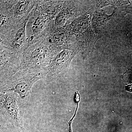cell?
I'll list each match as a JSON object with an SVG mask.
<instances>
[{"label":"cell","mask_w":132,"mask_h":132,"mask_svg":"<svg viewBox=\"0 0 132 132\" xmlns=\"http://www.w3.org/2000/svg\"><path fill=\"white\" fill-rule=\"evenodd\" d=\"M65 1H36V7L44 14L54 19L61 10Z\"/></svg>","instance_id":"cell-11"},{"label":"cell","mask_w":132,"mask_h":132,"mask_svg":"<svg viewBox=\"0 0 132 132\" xmlns=\"http://www.w3.org/2000/svg\"><path fill=\"white\" fill-rule=\"evenodd\" d=\"M19 56L18 72L43 70L49 65L54 55L44 40L40 38L28 43Z\"/></svg>","instance_id":"cell-2"},{"label":"cell","mask_w":132,"mask_h":132,"mask_svg":"<svg viewBox=\"0 0 132 132\" xmlns=\"http://www.w3.org/2000/svg\"><path fill=\"white\" fill-rule=\"evenodd\" d=\"M1 115L7 121L17 129L23 128L24 106L18 96L12 92H1Z\"/></svg>","instance_id":"cell-5"},{"label":"cell","mask_w":132,"mask_h":132,"mask_svg":"<svg viewBox=\"0 0 132 132\" xmlns=\"http://www.w3.org/2000/svg\"><path fill=\"white\" fill-rule=\"evenodd\" d=\"M19 54L12 47L0 44L1 82L18 72Z\"/></svg>","instance_id":"cell-10"},{"label":"cell","mask_w":132,"mask_h":132,"mask_svg":"<svg viewBox=\"0 0 132 132\" xmlns=\"http://www.w3.org/2000/svg\"><path fill=\"white\" fill-rule=\"evenodd\" d=\"M117 1H96L97 9H101L104 7L113 5L115 6Z\"/></svg>","instance_id":"cell-13"},{"label":"cell","mask_w":132,"mask_h":132,"mask_svg":"<svg viewBox=\"0 0 132 132\" xmlns=\"http://www.w3.org/2000/svg\"><path fill=\"white\" fill-rule=\"evenodd\" d=\"M80 52V49L77 42L59 52L45 68V78L50 80L60 79L67 72L74 57Z\"/></svg>","instance_id":"cell-6"},{"label":"cell","mask_w":132,"mask_h":132,"mask_svg":"<svg viewBox=\"0 0 132 132\" xmlns=\"http://www.w3.org/2000/svg\"><path fill=\"white\" fill-rule=\"evenodd\" d=\"M54 19L39 11L36 6L26 25V39L27 45L39 39L53 22Z\"/></svg>","instance_id":"cell-9"},{"label":"cell","mask_w":132,"mask_h":132,"mask_svg":"<svg viewBox=\"0 0 132 132\" xmlns=\"http://www.w3.org/2000/svg\"><path fill=\"white\" fill-rule=\"evenodd\" d=\"M32 10L19 21L0 27V44L12 47L19 55L22 53L27 45L26 25Z\"/></svg>","instance_id":"cell-3"},{"label":"cell","mask_w":132,"mask_h":132,"mask_svg":"<svg viewBox=\"0 0 132 132\" xmlns=\"http://www.w3.org/2000/svg\"><path fill=\"white\" fill-rule=\"evenodd\" d=\"M40 38L44 40L54 55L77 42L75 37L70 34L65 26L55 27L54 21Z\"/></svg>","instance_id":"cell-7"},{"label":"cell","mask_w":132,"mask_h":132,"mask_svg":"<svg viewBox=\"0 0 132 132\" xmlns=\"http://www.w3.org/2000/svg\"><path fill=\"white\" fill-rule=\"evenodd\" d=\"M45 78V69L21 70L1 82V92L13 93L26 106L31 97L33 85Z\"/></svg>","instance_id":"cell-1"},{"label":"cell","mask_w":132,"mask_h":132,"mask_svg":"<svg viewBox=\"0 0 132 132\" xmlns=\"http://www.w3.org/2000/svg\"><path fill=\"white\" fill-rule=\"evenodd\" d=\"M80 100V95L79 94V93H78V92H76L75 93V94L74 101L75 102L77 103V108H76V111L75 114L73 117L71 119V120L69 122V132H72V127H71V125H72V121L73 120V118H74L76 114V112H77V109H78V104H79Z\"/></svg>","instance_id":"cell-14"},{"label":"cell","mask_w":132,"mask_h":132,"mask_svg":"<svg viewBox=\"0 0 132 132\" xmlns=\"http://www.w3.org/2000/svg\"><path fill=\"white\" fill-rule=\"evenodd\" d=\"M117 7H114L112 14L108 15L107 12L101 9H97L92 19L91 25L95 31L102 34L101 28L106 25L113 16L117 15Z\"/></svg>","instance_id":"cell-12"},{"label":"cell","mask_w":132,"mask_h":132,"mask_svg":"<svg viewBox=\"0 0 132 132\" xmlns=\"http://www.w3.org/2000/svg\"><path fill=\"white\" fill-rule=\"evenodd\" d=\"M90 1H65L60 12L54 19L55 27H64L69 19H75L90 9Z\"/></svg>","instance_id":"cell-8"},{"label":"cell","mask_w":132,"mask_h":132,"mask_svg":"<svg viewBox=\"0 0 132 132\" xmlns=\"http://www.w3.org/2000/svg\"><path fill=\"white\" fill-rule=\"evenodd\" d=\"M36 4L35 0H1L0 27L20 20L32 12Z\"/></svg>","instance_id":"cell-4"}]
</instances>
